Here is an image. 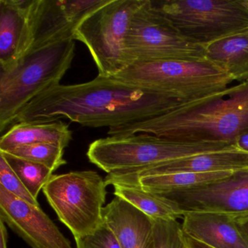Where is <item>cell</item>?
I'll return each instance as SVG.
<instances>
[{
	"mask_svg": "<svg viewBox=\"0 0 248 248\" xmlns=\"http://www.w3.org/2000/svg\"><path fill=\"white\" fill-rule=\"evenodd\" d=\"M180 104L98 75L85 83L60 84L46 90L18 113L14 123L65 118L86 127L111 128L158 117Z\"/></svg>",
	"mask_w": 248,
	"mask_h": 248,
	"instance_id": "1",
	"label": "cell"
},
{
	"mask_svg": "<svg viewBox=\"0 0 248 248\" xmlns=\"http://www.w3.org/2000/svg\"><path fill=\"white\" fill-rule=\"evenodd\" d=\"M248 130V81L183 103L162 115L108 129L110 136L148 133L188 142L233 143Z\"/></svg>",
	"mask_w": 248,
	"mask_h": 248,
	"instance_id": "2",
	"label": "cell"
},
{
	"mask_svg": "<svg viewBox=\"0 0 248 248\" xmlns=\"http://www.w3.org/2000/svg\"><path fill=\"white\" fill-rule=\"evenodd\" d=\"M107 78L181 104L223 91L233 82L226 72L206 59L136 62Z\"/></svg>",
	"mask_w": 248,
	"mask_h": 248,
	"instance_id": "3",
	"label": "cell"
},
{
	"mask_svg": "<svg viewBox=\"0 0 248 248\" xmlns=\"http://www.w3.org/2000/svg\"><path fill=\"white\" fill-rule=\"evenodd\" d=\"M235 148L229 142H188L148 133L108 136L90 144L87 156L108 174H131L191 155Z\"/></svg>",
	"mask_w": 248,
	"mask_h": 248,
	"instance_id": "4",
	"label": "cell"
},
{
	"mask_svg": "<svg viewBox=\"0 0 248 248\" xmlns=\"http://www.w3.org/2000/svg\"><path fill=\"white\" fill-rule=\"evenodd\" d=\"M75 56L73 39L30 50L11 70L0 71V132L42 93L60 85Z\"/></svg>",
	"mask_w": 248,
	"mask_h": 248,
	"instance_id": "5",
	"label": "cell"
},
{
	"mask_svg": "<svg viewBox=\"0 0 248 248\" xmlns=\"http://www.w3.org/2000/svg\"><path fill=\"white\" fill-rule=\"evenodd\" d=\"M151 1L184 37L204 47L248 30V0Z\"/></svg>",
	"mask_w": 248,
	"mask_h": 248,
	"instance_id": "6",
	"label": "cell"
},
{
	"mask_svg": "<svg viewBox=\"0 0 248 248\" xmlns=\"http://www.w3.org/2000/svg\"><path fill=\"white\" fill-rule=\"evenodd\" d=\"M105 179L93 170L53 175L43 191L58 217L78 238L101 224L107 197Z\"/></svg>",
	"mask_w": 248,
	"mask_h": 248,
	"instance_id": "7",
	"label": "cell"
},
{
	"mask_svg": "<svg viewBox=\"0 0 248 248\" xmlns=\"http://www.w3.org/2000/svg\"><path fill=\"white\" fill-rule=\"evenodd\" d=\"M145 2L146 0H108L77 27L74 40L88 47L98 76L110 78L127 66L126 37L133 16Z\"/></svg>",
	"mask_w": 248,
	"mask_h": 248,
	"instance_id": "8",
	"label": "cell"
},
{
	"mask_svg": "<svg viewBox=\"0 0 248 248\" xmlns=\"http://www.w3.org/2000/svg\"><path fill=\"white\" fill-rule=\"evenodd\" d=\"M127 66L136 62L205 59V47L184 37L146 0L133 16L125 40Z\"/></svg>",
	"mask_w": 248,
	"mask_h": 248,
	"instance_id": "9",
	"label": "cell"
},
{
	"mask_svg": "<svg viewBox=\"0 0 248 248\" xmlns=\"http://www.w3.org/2000/svg\"><path fill=\"white\" fill-rule=\"evenodd\" d=\"M162 196L175 202L183 216L188 213L248 216V168L233 171L221 179Z\"/></svg>",
	"mask_w": 248,
	"mask_h": 248,
	"instance_id": "10",
	"label": "cell"
},
{
	"mask_svg": "<svg viewBox=\"0 0 248 248\" xmlns=\"http://www.w3.org/2000/svg\"><path fill=\"white\" fill-rule=\"evenodd\" d=\"M0 220L31 248H74L40 206L27 202L1 186Z\"/></svg>",
	"mask_w": 248,
	"mask_h": 248,
	"instance_id": "11",
	"label": "cell"
},
{
	"mask_svg": "<svg viewBox=\"0 0 248 248\" xmlns=\"http://www.w3.org/2000/svg\"><path fill=\"white\" fill-rule=\"evenodd\" d=\"M39 0H0V71L16 66L32 47Z\"/></svg>",
	"mask_w": 248,
	"mask_h": 248,
	"instance_id": "12",
	"label": "cell"
},
{
	"mask_svg": "<svg viewBox=\"0 0 248 248\" xmlns=\"http://www.w3.org/2000/svg\"><path fill=\"white\" fill-rule=\"evenodd\" d=\"M108 1L39 0L34 43L30 50L73 39L74 32L79 24Z\"/></svg>",
	"mask_w": 248,
	"mask_h": 248,
	"instance_id": "13",
	"label": "cell"
},
{
	"mask_svg": "<svg viewBox=\"0 0 248 248\" xmlns=\"http://www.w3.org/2000/svg\"><path fill=\"white\" fill-rule=\"evenodd\" d=\"M248 168V153L236 148L191 155L131 174H108L107 186H127L142 177L175 172H213Z\"/></svg>",
	"mask_w": 248,
	"mask_h": 248,
	"instance_id": "14",
	"label": "cell"
},
{
	"mask_svg": "<svg viewBox=\"0 0 248 248\" xmlns=\"http://www.w3.org/2000/svg\"><path fill=\"white\" fill-rule=\"evenodd\" d=\"M103 220L122 248H154L152 218L123 199L115 197L104 207Z\"/></svg>",
	"mask_w": 248,
	"mask_h": 248,
	"instance_id": "15",
	"label": "cell"
},
{
	"mask_svg": "<svg viewBox=\"0 0 248 248\" xmlns=\"http://www.w3.org/2000/svg\"><path fill=\"white\" fill-rule=\"evenodd\" d=\"M186 236L212 248H248V241L229 215L188 213L183 216Z\"/></svg>",
	"mask_w": 248,
	"mask_h": 248,
	"instance_id": "16",
	"label": "cell"
},
{
	"mask_svg": "<svg viewBox=\"0 0 248 248\" xmlns=\"http://www.w3.org/2000/svg\"><path fill=\"white\" fill-rule=\"evenodd\" d=\"M72 140L69 124L61 120L16 123L0 139V151L34 143H50L65 149Z\"/></svg>",
	"mask_w": 248,
	"mask_h": 248,
	"instance_id": "17",
	"label": "cell"
},
{
	"mask_svg": "<svg viewBox=\"0 0 248 248\" xmlns=\"http://www.w3.org/2000/svg\"><path fill=\"white\" fill-rule=\"evenodd\" d=\"M205 59L226 72L232 80L248 81V30L206 46Z\"/></svg>",
	"mask_w": 248,
	"mask_h": 248,
	"instance_id": "18",
	"label": "cell"
},
{
	"mask_svg": "<svg viewBox=\"0 0 248 248\" xmlns=\"http://www.w3.org/2000/svg\"><path fill=\"white\" fill-rule=\"evenodd\" d=\"M233 171L213 172H175L142 177L125 186H139L146 191L165 195L226 178Z\"/></svg>",
	"mask_w": 248,
	"mask_h": 248,
	"instance_id": "19",
	"label": "cell"
},
{
	"mask_svg": "<svg viewBox=\"0 0 248 248\" xmlns=\"http://www.w3.org/2000/svg\"><path fill=\"white\" fill-rule=\"evenodd\" d=\"M114 194L152 219L178 218L183 213L178 204L165 196L146 191L139 186H114Z\"/></svg>",
	"mask_w": 248,
	"mask_h": 248,
	"instance_id": "20",
	"label": "cell"
},
{
	"mask_svg": "<svg viewBox=\"0 0 248 248\" xmlns=\"http://www.w3.org/2000/svg\"><path fill=\"white\" fill-rule=\"evenodd\" d=\"M0 155L5 158L26 188L37 200L39 193L48 182L53 171L41 164L18 157L8 152L0 151Z\"/></svg>",
	"mask_w": 248,
	"mask_h": 248,
	"instance_id": "21",
	"label": "cell"
},
{
	"mask_svg": "<svg viewBox=\"0 0 248 248\" xmlns=\"http://www.w3.org/2000/svg\"><path fill=\"white\" fill-rule=\"evenodd\" d=\"M5 152L18 157L41 164L53 172L66 164V161L63 159L64 149L50 143L24 145Z\"/></svg>",
	"mask_w": 248,
	"mask_h": 248,
	"instance_id": "22",
	"label": "cell"
},
{
	"mask_svg": "<svg viewBox=\"0 0 248 248\" xmlns=\"http://www.w3.org/2000/svg\"><path fill=\"white\" fill-rule=\"evenodd\" d=\"M153 220L154 248H187L182 225L175 218Z\"/></svg>",
	"mask_w": 248,
	"mask_h": 248,
	"instance_id": "23",
	"label": "cell"
},
{
	"mask_svg": "<svg viewBox=\"0 0 248 248\" xmlns=\"http://www.w3.org/2000/svg\"><path fill=\"white\" fill-rule=\"evenodd\" d=\"M0 186L30 204L40 206L37 200L26 188L22 181L2 155H0Z\"/></svg>",
	"mask_w": 248,
	"mask_h": 248,
	"instance_id": "24",
	"label": "cell"
},
{
	"mask_svg": "<svg viewBox=\"0 0 248 248\" xmlns=\"http://www.w3.org/2000/svg\"><path fill=\"white\" fill-rule=\"evenodd\" d=\"M75 239L77 248H122L112 231L104 223L93 233Z\"/></svg>",
	"mask_w": 248,
	"mask_h": 248,
	"instance_id": "25",
	"label": "cell"
},
{
	"mask_svg": "<svg viewBox=\"0 0 248 248\" xmlns=\"http://www.w3.org/2000/svg\"><path fill=\"white\" fill-rule=\"evenodd\" d=\"M235 148L248 153V130L241 133L233 142Z\"/></svg>",
	"mask_w": 248,
	"mask_h": 248,
	"instance_id": "26",
	"label": "cell"
},
{
	"mask_svg": "<svg viewBox=\"0 0 248 248\" xmlns=\"http://www.w3.org/2000/svg\"><path fill=\"white\" fill-rule=\"evenodd\" d=\"M234 218L244 236L248 241V215L240 217H234Z\"/></svg>",
	"mask_w": 248,
	"mask_h": 248,
	"instance_id": "27",
	"label": "cell"
},
{
	"mask_svg": "<svg viewBox=\"0 0 248 248\" xmlns=\"http://www.w3.org/2000/svg\"><path fill=\"white\" fill-rule=\"evenodd\" d=\"M0 248H8V231L2 220H0Z\"/></svg>",
	"mask_w": 248,
	"mask_h": 248,
	"instance_id": "28",
	"label": "cell"
},
{
	"mask_svg": "<svg viewBox=\"0 0 248 248\" xmlns=\"http://www.w3.org/2000/svg\"><path fill=\"white\" fill-rule=\"evenodd\" d=\"M186 239L187 242L193 248H212L210 247L207 246V245H204V244L202 243V242L194 240V239H191V238L188 237V236H186Z\"/></svg>",
	"mask_w": 248,
	"mask_h": 248,
	"instance_id": "29",
	"label": "cell"
},
{
	"mask_svg": "<svg viewBox=\"0 0 248 248\" xmlns=\"http://www.w3.org/2000/svg\"><path fill=\"white\" fill-rule=\"evenodd\" d=\"M186 243H187V248H193L191 246V245H189V244L188 243V242H187V241H186Z\"/></svg>",
	"mask_w": 248,
	"mask_h": 248,
	"instance_id": "30",
	"label": "cell"
}]
</instances>
